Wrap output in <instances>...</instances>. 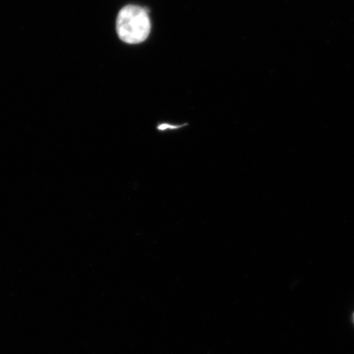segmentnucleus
<instances>
[{
    "label": "nucleus",
    "mask_w": 354,
    "mask_h": 354,
    "mask_svg": "<svg viewBox=\"0 0 354 354\" xmlns=\"http://www.w3.org/2000/svg\"><path fill=\"white\" fill-rule=\"evenodd\" d=\"M117 33L121 41L137 44L147 39L151 30V21L145 8L127 6L118 12Z\"/></svg>",
    "instance_id": "nucleus-1"
},
{
    "label": "nucleus",
    "mask_w": 354,
    "mask_h": 354,
    "mask_svg": "<svg viewBox=\"0 0 354 354\" xmlns=\"http://www.w3.org/2000/svg\"><path fill=\"white\" fill-rule=\"evenodd\" d=\"M187 126H189L188 123L174 124L163 122L157 124L156 129L158 132L176 131Z\"/></svg>",
    "instance_id": "nucleus-2"
}]
</instances>
